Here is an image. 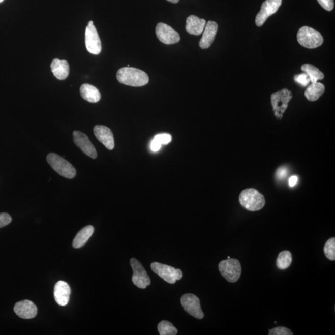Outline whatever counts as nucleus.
Returning <instances> with one entry per match:
<instances>
[{
    "mask_svg": "<svg viewBox=\"0 0 335 335\" xmlns=\"http://www.w3.org/2000/svg\"><path fill=\"white\" fill-rule=\"evenodd\" d=\"M292 94L291 91L284 88L271 95V104L275 116L278 119H281L288 108L289 101L292 100Z\"/></svg>",
    "mask_w": 335,
    "mask_h": 335,
    "instance_id": "nucleus-6",
    "label": "nucleus"
},
{
    "mask_svg": "<svg viewBox=\"0 0 335 335\" xmlns=\"http://www.w3.org/2000/svg\"><path fill=\"white\" fill-rule=\"evenodd\" d=\"M239 201L245 209L251 212L263 209L266 204L264 196L254 188L246 189L241 191Z\"/></svg>",
    "mask_w": 335,
    "mask_h": 335,
    "instance_id": "nucleus-2",
    "label": "nucleus"
},
{
    "mask_svg": "<svg viewBox=\"0 0 335 335\" xmlns=\"http://www.w3.org/2000/svg\"><path fill=\"white\" fill-rule=\"evenodd\" d=\"M154 140L159 143L160 145H167L171 141V136L168 134H158L154 137Z\"/></svg>",
    "mask_w": 335,
    "mask_h": 335,
    "instance_id": "nucleus-29",
    "label": "nucleus"
},
{
    "mask_svg": "<svg viewBox=\"0 0 335 335\" xmlns=\"http://www.w3.org/2000/svg\"><path fill=\"white\" fill-rule=\"evenodd\" d=\"M4 0H0V3H2V2H4Z\"/></svg>",
    "mask_w": 335,
    "mask_h": 335,
    "instance_id": "nucleus-37",
    "label": "nucleus"
},
{
    "mask_svg": "<svg viewBox=\"0 0 335 335\" xmlns=\"http://www.w3.org/2000/svg\"><path fill=\"white\" fill-rule=\"evenodd\" d=\"M158 330L160 335H176L178 330L174 327L172 323L168 321L163 320L158 325Z\"/></svg>",
    "mask_w": 335,
    "mask_h": 335,
    "instance_id": "nucleus-25",
    "label": "nucleus"
},
{
    "mask_svg": "<svg viewBox=\"0 0 335 335\" xmlns=\"http://www.w3.org/2000/svg\"><path fill=\"white\" fill-rule=\"evenodd\" d=\"M219 270L221 275L229 283H236L241 275V265L238 260L227 259L219 264Z\"/></svg>",
    "mask_w": 335,
    "mask_h": 335,
    "instance_id": "nucleus-5",
    "label": "nucleus"
},
{
    "mask_svg": "<svg viewBox=\"0 0 335 335\" xmlns=\"http://www.w3.org/2000/svg\"><path fill=\"white\" fill-rule=\"evenodd\" d=\"M151 269L156 274L169 284H174L176 281L180 280L182 278V272L181 269H175L167 264L154 262L151 264Z\"/></svg>",
    "mask_w": 335,
    "mask_h": 335,
    "instance_id": "nucleus-7",
    "label": "nucleus"
},
{
    "mask_svg": "<svg viewBox=\"0 0 335 335\" xmlns=\"http://www.w3.org/2000/svg\"><path fill=\"white\" fill-rule=\"evenodd\" d=\"M47 161L53 170L64 178L73 179L77 174L74 166L57 154H49L47 157Z\"/></svg>",
    "mask_w": 335,
    "mask_h": 335,
    "instance_id": "nucleus-3",
    "label": "nucleus"
},
{
    "mask_svg": "<svg viewBox=\"0 0 335 335\" xmlns=\"http://www.w3.org/2000/svg\"><path fill=\"white\" fill-rule=\"evenodd\" d=\"M301 70L309 76L312 83L317 82L318 81L323 80L325 76L323 72L311 64H306L303 65L301 67Z\"/></svg>",
    "mask_w": 335,
    "mask_h": 335,
    "instance_id": "nucleus-23",
    "label": "nucleus"
},
{
    "mask_svg": "<svg viewBox=\"0 0 335 335\" xmlns=\"http://www.w3.org/2000/svg\"><path fill=\"white\" fill-rule=\"evenodd\" d=\"M161 147H162V145H160L159 143H158L155 140H152L151 143V149L152 151L154 152L158 151L160 150Z\"/></svg>",
    "mask_w": 335,
    "mask_h": 335,
    "instance_id": "nucleus-33",
    "label": "nucleus"
},
{
    "mask_svg": "<svg viewBox=\"0 0 335 335\" xmlns=\"http://www.w3.org/2000/svg\"><path fill=\"white\" fill-rule=\"evenodd\" d=\"M181 303L185 311L191 316L198 319H202L204 317L202 311L199 298L193 294H185L181 298Z\"/></svg>",
    "mask_w": 335,
    "mask_h": 335,
    "instance_id": "nucleus-9",
    "label": "nucleus"
},
{
    "mask_svg": "<svg viewBox=\"0 0 335 335\" xmlns=\"http://www.w3.org/2000/svg\"><path fill=\"white\" fill-rule=\"evenodd\" d=\"M205 25L206 21L205 19L199 18L196 16L191 15L188 17L187 19L186 30L190 35L199 36L204 32Z\"/></svg>",
    "mask_w": 335,
    "mask_h": 335,
    "instance_id": "nucleus-18",
    "label": "nucleus"
},
{
    "mask_svg": "<svg viewBox=\"0 0 335 335\" xmlns=\"http://www.w3.org/2000/svg\"><path fill=\"white\" fill-rule=\"evenodd\" d=\"M228 258V259H230V257H228V258Z\"/></svg>",
    "mask_w": 335,
    "mask_h": 335,
    "instance_id": "nucleus-38",
    "label": "nucleus"
},
{
    "mask_svg": "<svg viewBox=\"0 0 335 335\" xmlns=\"http://www.w3.org/2000/svg\"><path fill=\"white\" fill-rule=\"evenodd\" d=\"M269 335H293L291 330L284 326H278L269 330Z\"/></svg>",
    "mask_w": 335,
    "mask_h": 335,
    "instance_id": "nucleus-27",
    "label": "nucleus"
},
{
    "mask_svg": "<svg viewBox=\"0 0 335 335\" xmlns=\"http://www.w3.org/2000/svg\"><path fill=\"white\" fill-rule=\"evenodd\" d=\"M294 79L295 82L303 87L308 86L311 82L309 76L304 72L302 74L295 75Z\"/></svg>",
    "mask_w": 335,
    "mask_h": 335,
    "instance_id": "nucleus-28",
    "label": "nucleus"
},
{
    "mask_svg": "<svg viewBox=\"0 0 335 335\" xmlns=\"http://www.w3.org/2000/svg\"><path fill=\"white\" fill-rule=\"evenodd\" d=\"M94 230V227L92 225H88V226L84 227L76 235L74 240L73 241V247L75 249H80L83 247L92 236Z\"/></svg>",
    "mask_w": 335,
    "mask_h": 335,
    "instance_id": "nucleus-21",
    "label": "nucleus"
},
{
    "mask_svg": "<svg viewBox=\"0 0 335 335\" xmlns=\"http://www.w3.org/2000/svg\"><path fill=\"white\" fill-rule=\"evenodd\" d=\"M156 35L158 39L163 44L170 45L178 43L180 36L178 32L168 25L160 22L156 27Z\"/></svg>",
    "mask_w": 335,
    "mask_h": 335,
    "instance_id": "nucleus-12",
    "label": "nucleus"
},
{
    "mask_svg": "<svg viewBox=\"0 0 335 335\" xmlns=\"http://www.w3.org/2000/svg\"><path fill=\"white\" fill-rule=\"evenodd\" d=\"M318 2L323 8L326 11H330L333 10L334 1L333 0H317Z\"/></svg>",
    "mask_w": 335,
    "mask_h": 335,
    "instance_id": "nucleus-31",
    "label": "nucleus"
},
{
    "mask_svg": "<svg viewBox=\"0 0 335 335\" xmlns=\"http://www.w3.org/2000/svg\"><path fill=\"white\" fill-rule=\"evenodd\" d=\"M81 97L89 103H95L101 99V94L96 87L89 84H83L80 88Z\"/></svg>",
    "mask_w": 335,
    "mask_h": 335,
    "instance_id": "nucleus-20",
    "label": "nucleus"
},
{
    "mask_svg": "<svg viewBox=\"0 0 335 335\" xmlns=\"http://www.w3.org/2000/svg\"><path fill=\"white\" fill-rule=\"evenodd\" d=\"M14 311L22 319H31L35 318L37 315L38 308L32 301L24 300L16 303Z\"/></svg>",
    "mask_w": 335,
    "mask_h": 335,
    "instance_id": "nucleus-14",
    "label": "nucleus"
},
{
    "mask_svg": "<svg viewBox=\"0 0 335 335\" xmlns=\"http://www.w3.org/2000/svg\"><path fill=\"white\" fill-rule=\"evenodd\" d=\"M71 289L68 284L60 281L56 283L54 288V297L56 302L61 306H66L70 299Z\"/></svg>",
    "mask_w": 335,
    "mask_h": 335,
    "instance_id": "nucleus-17",
    "label": "nucleus"
},
{
    "mask_svg": "<svg viewBox=\"0 0 335 335\" xmlns=\"http://www.w3.org/2000/svg\"><path fill=\"white\" fill-rule=\"evenodd\" d=\"M51 70L53 75L60 80H64L68 77L70 72V67L68 62L65 60L53 59L52 62Z\"/></svg>",
    "mask_w": 335,
    "mask_h": 335,
    "instance_id": "nucleus-19",
    "label": "nucleus"
},
{
    "mask_svg": "<svg viewBox=\"0 0 335 335\" xmlns=\"http://www.w3.org/2000/svg\"><path fill=\"white\" fill-rule=\"evenodd\" d=\"M282 4V0H266L261 5L260 12L256 17V25L258 27L263 26L267 19L277 12Z\"/></svg>",
    "mask_w": 335,
    "mask_h": 335,
    "instance_id": "nucleus-10",
    "label": "nucleus"
},
{
    "mask_svg": "<svg viewBox=\"0 0 335 335\" xmlns=\"http://www.w3.org/2000/svg\"><path fill=\"white\" fill-rule=\"evenodd\" d=\"M117 79L119 83L126 85L139 87L148 83V76L142 70L134 67H123L117 72Z\"/></svg>",
    "mask_w": 335,
    "mask_h": 335,
    "instance_id": "nucleus-1",
    "label": "nucleus"
},
{
    "mask_svg": "<svg viewBox=\"0 0 335 335\" xmlns=\"http://www.w3.org/2000/svg\"><path fill=\"white\" fill-rule=\"evenodd\" d=\"M94 134L97 139L108 150H113L114 139L111 129L105 126L97 125L94 129Z\"/></svg>",
    "mask_w": 335,
    "mask_h": 335,
    "instance_id": "nucleus-15",
    "label": "nucleus"
},
{
    "mask_svg": "<svg viewBox=\"0 0 335 335\" xmlns=\"http://www.w3.org/2000/svg\"><path fill=\"white\" fill-rule=\"evenodd\" d=\"M325 89V86L322 83H312L306 90V97L310 101H317L324 94Z\"/></svg>",
    "mask_w": 335,
    "mask_h": 335,
    "instance_id": "nucleus-22",
    "label": "nucleus"
},
{
    "mask_svg": "<svg viewBox=\"0 0 335 335\" xmlns=\"http://www.w3.org/2000/svg\"><path fill=\"white\" fill-rule=\"evenodd\" d=\"M167 1L173 3V4H177V3L179 1V0H167Z\"/></svg>",
    "mask_w": 335,
    "mask_h": 335,
    "instance_id": "nucleus-35",
    "label": "nucleus"
},
{
    "mask_svg": "<svg viewBox=\"0 0 335 335\" xmlns=\"http://www.w3.org/2000/svg\"><path fill=\"white\" fill-rule=\"evenodd\" d=\"M85 45L87 50L92 54L98 55L101 52V42L94 24L88 25L86 28Z\"/></svg>",
    "mask_w": 335,
    "mask_h": 335,
    "instance_id": "nucleus-11",
    "label": "nucleus"
},
{
    "mask_svg": "<svg viewBox=\"0 0 335 335\" xmlns=\"http://www.w3.org/2000/svg\"><path fill=\"white\" fill-rule=\"evenodd\" d=\"M203 35L199 41V47L202 49H206L211 46L218 30V25L215 21H209L205 25Z\"/></svg>",
    "mask_w": 335,
    "mask_h": 335,
    "instance_id": "nucleus-16",
    "label": "nucleus"
},
{
    "mask_svg": "<svg viewBox=\"0 0 335 335\" xmlns=\"http://www.w3.org/2000/svg\"><path fill=\"white\" fill-rule=\"evenodd\" d=\"M298 43L308 49H315L323 43V36L318 31L308 26H303L298 31Z\"/></svg>",
    "mask_w": 335,
    "mask_h": 335,
    "instance_id": "nucleus-4",
    "label": "nucleus"
},
{
    "mask_svg": "<svg viewBox=\"0 0 335 335\" xmlns=\"http://www.w3.org/2000/svg\"><path fill=\"white\" fill-rule=\"evenodd\" d=\"M93 24H94V22H93L92 21H89L88 25H93Z\"/></svg>",
    "mask_w": 335,
    "mask_h": 335,
    "instance_id": "nucleus-36",
    "label": "nucleus"
},
{
    "mask_svg": "<svg viewBox=\"0 0 335 335\" xmlns=\"http://www.w3.org/2000/svg\"><path fill=\"white\" fill-rule=\"evenodd\" d=\"M276 174H277V178L279 180H283L286 178L287 174H288V170L286 168L281 167L278 169Z\"/></svg>",
    "mask_w": 335,
    "mask_h": 335,
    "instance_id": "nucleus-32",
    "label": "nucleus"
},
{
    "mask_svg": "<svg viewBox=\"0 0 335 335\" xmlns=\"http://www.w3.org/2000/svg\"><path fill=\"white\" fill-rule=\"evenodd\" d=\"M292 263V253L288 250H285L279 254L277 260V266L279 269L281 270L288 269L291 265Z\"/></svg>",
    "mask_w": 335,
    "mask_h": 335,
    "instance_id": "nucleus-24",
    "label": "nucleus"
},
{
    "mask_svg": "<svg viewBox=\"0 0 335 335\" xmlns=\"http://www.w3.org/2000/svg\"><path fill=\"white\" fill-rule=\"evenodd\" d=\"M73 136H74V141L75 145L80 148L84 154L94 159L97 158V151L86 134L83 132L75 131L73 133Z\"/></svg>",
    "mask_w": 335,
    "mask_h": 335,
    "instance_id": "nucleus-13",
    "label": "nucleus"
},
{
    "mask_svg": "<svg viewBox=\"0 0 335 335\" xmlns=\"http://www.w3.org/2000/svg\"><path fill=\"white\" fill-rule=\"evenodd\" d=\"M298 181V177L293 176L291 177L289 179V185L290 187H294L297 184Z\"/></svg>",
    "mask_w": 335,
    "mask_h": 335,
    "instance_id": "nucleus-34",
    "label": "nucleus"
},
{
    "mask_svg": "<svg viewBox=\"0 0 335 335\" xmlns=\"http://www.w3.org/2000/svg\"><path fill=\"white\" fill-rule=\"evenodd\" d=\"M12 219L8 213H0V229L11 223Z\"/></svg>",
    "mask_w": 335,
    "mask_h": 335,
    "instance_id": "nucleus-30",
    "label": "nucleus"
},
{
    "mask_svg": "<svg viewBox=\"0 0 335 335\" xmlns=\"http://www.w3.org/2000/svg\"><path fill=\"white\" fill-rule=\"evenodd\" d=\"M131 265L133 270V276H132V282L138 288L145 289L151 283L150 278L148 277L147 272L145 271L140 261L136 258H132Z\"/></svg>",
    "mask_w": 335,
    "mask_h": 335,
    "instance_id": "nucleus-8",
    "label": "nucleus"
},
{
    "mask_svg": "<svg viewBox=\"0 0 335 335\" xmlns=\"http://www.w3.org/2000/svg\"><path fill=\"white\" fill-rule=\"evenodd\" d=\"M326 257L331 261L335 260V238H331L326 242L324 246Z\"/></svg>",
    "mask_w": 335,
    "mask_h": 335,
    "instance_id": "nucleus-26",
    "label": "nucleus"
}]
</instances>
